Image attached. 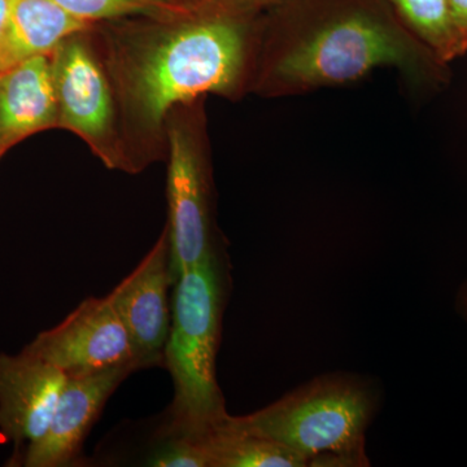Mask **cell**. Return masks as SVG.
<instances>
[{
  "instance_id": "14",
  "label": "cell",
  "mask_w": 467,
  "mask_h": 467,
  "mask_svg": "<svg viewBox=\"0 0 467 467\" xmlns=\"http://www.w3.org/2000/svg\"><path fill=\"white\" fill-rule=\"evenodd\" d=\"M407 26L439 61H450L465 51L454 26L448 0H391Z\"/></svg>"
},
{
  "instance_id": "11",
  "label": "cell",
  "mask_w": 467,
  "mask_h": 467,
  "mask_svg": "<svg viewBox=\"0 0 467 467\" xmlns=\"http://www.w3.org/2000/svg\"><path fill=\"white\" fill-rule=\"evenodd\" d=\"M52 78L61 121L78 133L97 137L110 119V98L104 77L78 43L58 46Z\"/></svg>"
},
{
  "instance_id": "17",
  "label": "cell",
  "mask_w": 467,
  "mask_h": 467,
  "mask_svg": "<svg viewBox=\"0 0 467 467\" xmlns=\"http://www.w3.org/2000/svg\"><path fill=\"white\" fill-rule=\"evenodd\" d=\"M454 26L460 34L463 48L467 51V0H448Z\"/></svg>"
},
{
  "instance_id": "3",
  "label": "cell",
  "mask_w": 467,
  "mask_h": 467,
  "mask_svg": "<svg viewBox=\"0 0 467 467\" xmlns=\"http://www.w3.org/2000/svg\"><path fill=\"white\" fill-rule=\"evenodd\" d=\"M420 51L391 20L368 9L326 18L294 43L276 63L275 76L290 88L355 81L379 67L417 66Z\"/></svg>"
},
{
  "instance_id": "19",
  "label": "cell",
  "mask_w": 467,
  "mask_h": 467,
  "mask_svg": "<svg viewBox=\"0 0 467 467\" xmlns=\"http://www.w3.org/2000/svg\"><path fill=\"white\" fill-rule=\"evenodd\" d=\"M457 306L462 317L467 319V281L460 288L459 296H457Z\"/></svg>"
},
{
  "instance_id": "4",
  "label": "cell",
  "mask_w": 467,
  "mask_h": 467,
  "mask_svg": "<svg viewBox=\"0 0 467 467\" xmlns=\"http://www.w3.org/2000/svg\"><path fill=\"white\" fill-rule=\"evenodd\" d=\"M243 52L241 29L223 18L175 32L140 67L138 90L147 117L159 122L180 101L229 88L241 70Z\"/></svg>"
},
{
  "instance_id": "7",
  "label": "cell",
  "mask_w": 467,
  "mask_h": 467,
  "mask_svg": "<svg viewBox=\"0 0 467 467\" xmlns=\"http://www.w3.org/2000/svg\"><path fill=\"white\" fill-rule=\"evenodd\" d=\"M171 272L175 278L214 250L209 232L207 183L189 138L173 129L168 175Z\"/></svg>"
},
{
  "instance_id": "13",
  "label": "cell",
  "mask_w": 467,
  "mask_h": 467,
  "mask_svg": "<svg viewBox=\"0 0 467 467\" xmlns=\"http://www.w3.org/2000/svg\"><path fill=\"white\" fill-rule=\"evenodd\" d=\"M223 425L199 439L209 467H306V461L276 442L233 425Z\"/></svg>"
},
{
  "instance_id": "9",
  "label": "cell",
  "mask_w": 467,
  "mask_h": 467,
  "mask_svg": "<svg viewBox=\"0 0 467 467\" xmlns=\"http://www.w3.org/2000/svg\"><path fill=\"white\" fill-rule=\"evenodd\" d=\"M67 377L45 359L0 353V434L16 448L38 441L48 425Z\"/></svg>"
},
{
  "instance_id": "8",
  "label": "cell",
  "mask_w": 467,
  "mask_h": 467,
  "mask_svg": "<svg viewBox=\"0 0 467 467\" xmlns=\"http://www.w3.org/2000/svg\"><path fill=\"white\" fill-rule=\"evenodd\" d=\"M116 368L90 376L67 378L45 434L27 445L26 467H61L78 456L86 435L99 418L104 405L129 374Z\"/></svg>"
},
{
  "instance_id": "18",
  "label": "cell",
  "mask_w": 467,
  "mask_h": 467,
  "mask_svg": "<svg viewBox=\"0 0 467 467\" xmlns=\"http://www.w3.org/2000/svg\"><path fill=\"white\" fill-rule=\"evenodd\" d=\"M9 5H11V0H0V42L5 36V27H7Z\"/></svg>"
},
{
  "instance_id": "1",
  "label": "cell",
  "mask_w": 467,
  "mask_h": 467,
  "mask_svg": "<svg viewBox=\"0 0 467 467\" xmlns=\"http://www.w3.org/2000/svg\"><path fill=\"white\" fill-rule=\"evenodd\" d=\"M173 285L164 365L173 380L174 396L161 436L199 439L230 416L217 382L225 276L216 250L183 270Z\"/></svg>"
},
{
  "instance_id": "2",
  "label": "cell",
  "mask_w": 467,
  "mask_h": 467,
  "mask_svg": "<svg viewBox=\"0 0 467 467\" xmlns=\"http://www.w3.org/2000/svg\"><path fill=\"white\" fill-rule=\"evenodd\" d=\"M377 396L353 377L318 378L233 425L299 454L308 466H367L365 432Z\"/></svg>"
},
{
  "instance_id": "5",
  "label": "cell",
  "mask_w": 467,
  "mask_h": 467,
  "mask_svg": "<svg viewBox=\"0 0 467 467\" xmlns=\"http://www.w3.org/2000/svg\"><path fill=\"white\" fill-rule=\"evenodd\" d=\"M23 350L54 365L67 378L116 368L140 370L133 343L109 295L88 297Z\"/></svg>"
},
{
  "instance_id": "6",
  "label": "cell",
  "mask_w": 467,
  "mask_h": 467,
  "mask_svg": "<svg viewBox=\"0 0 467 467\" xmlns=\"http://www.w3.org/2000/svg\"><path fill=\"white\" fill-rule=\"evenodd\" d=\"M169 285L173 279L167 229L140 265L109 295L133 343L140 368L164 364L171 324Z\"/></svg>"
},
{
  "instance_id": "16",
  "label": "cell",
  "mask_w": 467,
  "mask_h": 467,
  "mask_svg": "<svg viewBox=\"0 0 467 467\" xmlns=\"http://www.w3.org/2000/svg\"><path fill=\"white\" fill-rule=\"evenodd\" d=\"M147 465L155 467H209L201 445L186 436H162Z\"/></svg>"
},
{
  "instance_id": "10",
  "label": "cell",
  "mask_w": 467,
  "mask_h": 467,
  "mask_svg": "<svg viewBox=\"0 0 467 467\" xmlns=\"http://www.w3.org/2000/svg\"><path fill=\"white\" fill-rule=\"evenodd\" d=\"M57 116L52 61L47 55L0 70V156L27 135L54 125Z\"/></svg>"
},
{
  "instance_id": "15",
  "label": "cell",
  "mask_w": 467,
  "mask_h": 467,
  "mask_svg": "<svg viewBox=\"0 0 467 467\" xmlns=\"http://www.w3.org/2000/svg\"><path fill=\"white\" fill-rule=\"evenodd\" d=\"M79 20H99L126 15H169L177 12L171 0H54Z\"/></svg>"
},
{
  "instance_id": "12",
  "label": "cell",
  "mask_w": 467,
  "mask_h": 467,
  "mask_svg": "<svg viewBox=\"0 0 467 467\" xmlns=\"http://www.w3.org/2000/svg\"><path fill=\"white\" fill-rule=\"evenodd\" d=\"M88 26L54 0H11L0 42V70L26 58L51 54L64 39Z\"/></svg>"
}]
</instances>
